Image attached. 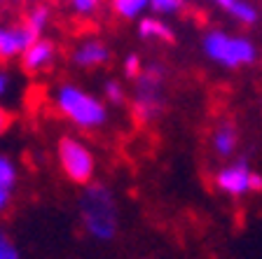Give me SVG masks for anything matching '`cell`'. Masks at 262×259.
I'll return each instance as SVG.
<instances>
[{"label":"cell","instance_id":"6da1fadb","mask_svg":"<svg viewBox=\"0 0 262 259\" xmlns=\"http://www.w3.org/2000/svg\"><path fill=\"white\" fill-rule=\"evenodd\" d=\"M80 215L84 229L96 241H113L117 231V208L110 189L105 184L92 182L80 196Z\"/></svg>","mask_w":262,"mask_h":259},{"label":"cell","instance_id":"7a4b0ae2","mask_svg":"<svg viewBox=\"0 0 262 259\" xmlns=\"http://www.w3.org/2000/svg\"><path fill=\"white\" fill-rule=\"evenodd\" d=\"M54 105L63 117L82 129H98L108 119L103 103L75 84H61L54 91Z\"/></svg>","mask_w":262,"mask_h":259},{"label":"cell","instance_id":"3957f363","mask_svg":"<svg viewBox=\"0 0 262 259\" xmlns=\"http://www.w3.org/2000/svg\"><path fill=\"white\" fill-rule=\"evenodd\" d=\"M204 54L211 61L225 65V68H239L255 61L257 49L251 40L246 38H232L223 31H211L202 42Z\"/></svg>","mask_w":262,"mask_h":259},{"label":"cell","instance_id":"277c9868","mask_svg":"<svg viewBox=\"0 0 262 259\" xmlns=\"http://www.w3.org/2000/svg\"><path fill=\"white\" fill-rule=\"evenodd\" d=\"M164 65L159 63H150L143 70V75L138 77V86H136V96H134V114L138 122H152L162 114L164 110Z\"/></svg>","mask_w":262,"mask_h":259},{"label":"cell","instance_id":"5b68a950","mask_svg":"<svg viewBox=\"0 0 262 259\" xmlns=\"http://www.w3.org/2000/svg\"><path fill=\"white\" fill-rule=\"evenodd\" d=\"M59 161L66 178L75 184H92L94 178V154L87 145L73 135H63L59 140Z\"/></svg>","mask_w":262,"mask_h":259},{"label":"cell","instance_id":"8992f818","mask_svg":"<svg viewBox=\"0 0 262 259\" xmlns=\"http://www.w3.org/2000/svg\"><path fill=\"white\" fill-rule=\"evenodd\" d=\"M215 184L229 196H244L253 192V171L248 168V161L239 159V161L229 163L227 168H223L215 175Z\"/></svg>","mask_w":262,"mask_h":259},{"label":"cell","instance_id":"52a82bcc","mask_svg":"<svg viewBox=\"0 0 262 259\" xmlns=\"http://www.w3.org/2000/svg\"><path fill=\"white\" fill-rule=\"evenodd\" d=\"M38 40H40V35H35L26 23H24V26L3 28V31H0V56H3V59L24 56Z\"/></svg>","mask_w":262,"mask_h":259},{"label":"cell","instance_id":"ba28073f","mask_svg":"<svg viewBox=\"0 0 262 259\" xmlns=\"http://www.w3.org/2000/svg\"><path fill=\"white\" fill-rule=\"evenodd\" d=\"M54 56H56V47L49 42V40L40 38L38 42L21 56V65H24V70H28V73H40L52 65Z\"/></svg>","mask_w":262,"mask_h":259},{"label":"cell","instance_id":"9c48e42d","mask_svg":"<svg viewBox=\"0 0 262 259\" xmlns=\"http://www.w3.org/2000/svg\"><path fill=\"white\" fill-rule=\"evenodd\" d=\"M110 59V52L105 44L96 42V40H87L82 42L80 47L73 52V61H75L80 68H94V65H101Z\"/></svg>","mask_w":262,"mask_h":259},{"label":"cell","instance_id":"30bf717a","mask_svg":"<svg viewBox=\"0 0 262 259\" xmlns=\"http://www.w3.org/2000/svg\"><path fill=\"white\" fill-rule=\"evenodd\" d=\"M16 187V166L10 157H0V208L10 205L12 192Z\"/></svg>","mask_w":262,"mask_h":259},{"label":"cell","instance_id":"8fae6325","mask_svg":"<svg viewBox=\"0 0 262 259\" xmlns=\"http://www.w3.org/2000/svg\"><path fill=\"white\" fill-rule=\"evenodd\" d=\"M138 33H141V38H145V40H171L173 38V31L169 28V23H164L162 19H155V16L141 19Z\"/></svg>","mask_w":262,"mask_h":259},{"label":"cell","instance_id":"7c38bea8","mask_svg":"<svg viewBox=\"0 0 262 259\" xmlns=\"http://www.w3.org/2000/svg\"><path fill=\"white\" fill-rule=\"evenodd\" d=\"M236 140L239 138H236V131L232 124H220L213 133V147H215L220 157H229L236 150Z\"/></svg>","mask_w":262,"mask_h":259},{"label":"cell","instance_id":"4fadbf2b","mask_svg":"<svg viewBox=\"0 0 262 259\" xmlns=\"http://www.w3.org/2000/svg\"><path fill=\"white\" fill-rule=\"evenodd\" d=\"M115 12L124 19H136L145 12V7L152 5V0H113Z\"/></svg>","mask_w":262,"mask_h":259},{"label":"cell","instance_id":"5bb4252c","mask_svg":"<svg viewBox=\"0 0 262 259\" xmlns=\"http://www.w3.org/2000/svg\"><path fill=\"white\" fill-rule=\"evenodd\" d=\"M229 14L234 16V19H239L241 23H248V26L257 21V10L251 3H246V0H236L234 5L229 7Z\"/></svg>","mask_w":262,"mask_h":259},{"label":"cell","instance_id":"9a60e30c","mask_svg":"<svg viewBox=\"0 0 262 259\" xmlns=\"http://www.w3.org/2000/svg\"><path fill=\"white\" fill-rule=\"evenodd\" d=\"M47 23H49V10L47 7H42V5L35 7V10L28 14V19H26V26L31 28L35 35H40V33L47 28Z\"/></svg>","mask_w":262,"mask_h":259},{"label":"cell","instance_id":"2e32d148","mask_svg":"<svg viewBox=\"0 0 262 259\" xmlns=\"http://www.w3.org/2000/svg\"><path fill=\"white\" fill-rule=\"evenodd\" d=\"M105 96H108V101L115 103V105H122V103L126 101V91L122 89V84L117 80L105 82Z\"/></svg>","mask_w":262,"mask_h":259},{"label":"cell","instance_id":"e0dca14e","mask_svg":"<svg viewBox=\"0 0 262 259\" xmlns=\"http://www.w3.org/2000/svg\"><path fill=\"white\" fill-rule=\"evenodd\" d=\"M183 5H185V0H152L150 7H152L157 14H173V12H178Z\"/></svg>","mask_w":262,"mask_h":259},{"label":"cell","instance_id":"ac0fdd59","mask_svg":"<svg viewBox=\"0 0 262 259\" xmlns=\"http://www.w3.org/2000/svg\"><path fill=\"white\" fill-rule=\"evenodd\" d=\"M0 259H21L19 248L7 236H0Z\"/></svg>","mask_w":262,"mask_h":259},{"label":"cell","instance_id":"d6986e66","mask_svg":"<svg viewBox=\"0 0 262 259\" xmlns=\"http://www.w3.org/2000/svg\"><path fill=\"white\" fill-rule=\"evenodd\" d=\"M124 73H126V77L143 75V63H141V59H138V54H129L124 59Z\"/></svg>","mask_w":262,"mask_h":259},{"label":"cell","instance_id":"ffe728a7","mask_svg":"<svg viewBox=\"0 0 262 259\" xmlns=\"http://www.w3.org/2000/svg\"><path fill=\"white\" fill-rule=\"evenodd\" d=\"M73 3V7H75L80 14H92L94 10H96V5H98V0H71Z\"/></svg>","mask_w":262,"mask_h":259},{"label":"cell","instance_id":"44dd1931","mask_svg":"<svg viewBox=\"0 0 262 259\" xmlns=\"http://www.w3.org/2000/svg\"><path fill=\"white\" fill-rule=\"evenodd\" d=\"M7 91H10V73L3 70V73H0V93L5 96Z\"/></svg>","mask_w":262,"mask_h":259},{"label":"cell","instance_id":"7402d4cb","mask_svg":"<svg viewBox=\"0 0 262 259\" xmlns=\"http://www.w3.org/2000/svg\"><path fill=\"white\" fill-rule=\"evenodd\" d=\"M253 192H262V175L253 173Z\"/></svg>","mask_w":262,"mask_h":259},{"label":"cell","instance_id":"603a6c76","mask_svg":"<svg viewBox=\"0 0 262 259\" xmlns=\"http://www.w3.org/2000/svg\"><path fill=\"white\" fill-rule=\"evenodd\" d=\"M215 3H218V5H220V7H227V10H229V7L234 5L236 0H215Z\"/></svg>","mask_w":262,"mask_h":259}]
</instances>
